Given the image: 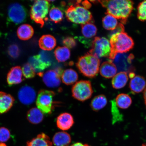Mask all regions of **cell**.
<instances>
[{"label": "cell", "mask_w": 146, "mask_h": 146, "mask_svg": "<svg viewBox=\"0 0 146 146\" xmlns=\"http://www.w3.org/2000/svg\"><path fill=\"white\" fill-rule=\"evenodd\" d=\"M103 27L106 30L113 31L118 24L117 19L110 15L106 14L102 20Z\"/></svg>", "instance_id": "30"}, {"label": "cell", "mask_w": 146, "mask_h": 146, "mask_svg": "<svg viewBox=\"0 0 146 146\" xmlns=\"http://www.w3.org/2000/svg\"><path fill=\"white\" fill-rule=\"evenodd\" d=\"M18 98L23 104L30 105L35 101L36 93L32 87L25 86L20 89L18 93Z\"/></svg>", "instance_id": "12"}, {"label": "cell", "mask_w": 146, "mask_h": 146, "mask_svg": "<svg viewBox=\"0 0 146 146\" xmlns=\"http://www.w3.org/2000/svg\"><path fill=\"white\" fill-rule=\"evenodd\" d=\"M107 104V99L104 95L101 94L96 96L91 102L90 107L93 111H99L104 108Z\"/></svg>", "instance_id": "25"}, {"label": "cell", "mask_w": 146, "mask_h": 146, "mask_svg": "<svg viewBox=\"0 0 146 146\" xmlns=\"http://www.w3.org/2000/svg\"><path fill=\"white\" fill-rule=\"evenodd\" d=\"M10 136V131L8 129L4 127L0 128V142L3 143L8 141Z\"/></svg>", "instance_id": "36"}, {"label": "cell", "mask_w": 146, "mask_h": 146, "mask_svg": "<svg viewBox=\"0 0 146 146\" xmlns=\"http://www.w3.org/2000/svg\"><path fill=\"white\" fill-rule=\"evenodd\" d=\"M110 38L111 52L109 58L110 60L114 59L117 54L129 52L134 46L132 38L125 32L113 34Z\"/></svg>", "instance_id": "2"}, {"label": "cell", "mask_w": 146, "mask_h": 146, "mask_svg": "<svg viewBox=\"0 0 146 146\" xmlns=\"http://www.w3.org/2000/svg\"><path fill=\"white\" fill-rule=\"evenodd\" d=\"M100 59L88 53L79 58L76 66L84 76L89 78L95 77L99 72Z\"/></svg>", "instance_id": "4"}, {"label": "cell", "mask_w": 146, "mask_h": 146, "mask_svg": "<svg viewBox=\"0 0 146 146\" xmlns=\"http://www.w3.org/2000/svg\"><path fill=\"white\" fill-rule=\"evenodd\" d=\"M111 52V45L109 40L105 37L97 36L92 42V48L89 53L99 59L109 57Z\"/></svg>", "instance_id": "8"}, {"label": "cell", "mask_w": 146, "mask_h": 146, "mask_svg": "<svg viewBox=\"0 0 146 146\" xmlns=\"http://www.w3.org/2000/svg\"><path fill=\"white\" fill-rule=\"evenodd\" d=\"M116 105L122 109H127L130 106L132 103V99L129 95L125 94H118L115 99Z\"/></svg>", "instance_id": "27"}, {"label": "cell", "mask_w": 146, "mask_h": 146, "mask_svg": "<svg viewBox=\"0 0 146 146\" xmlns=\"http://www.w3.org/2000/svg\"><path fill=\"white\" fill-rule=\"evenodd\" d=\"M27 146H52V143L47 135L42 133L27 142Z\"/></svg>", "instance_id": "19"}, {"label": "cell", "mask_w": 146, "mask_h": 146, "mask_svg": "<svg viewBox=\"0 0 146 146\" xmlns=\"http://www.w3.org/2000/svg\"><path fill=\"white\" fill-rule=\"evenodd\" d=\"M54 56L59 62H62L68 60L70 56V50L67 47H58L54 52Z\"/></svg>", "instance_id": "28"}, {"label": "cell", "mask_w": 146, "mask_h": 146, "mask_svg": "<svg viewBox=\"0 0 146 146\" xmlns=\"http://www.w3.org/2000/svg\"><path fill=\"white\" fill-rule=\"evenodd\" d=\"M63 72L61 68H58L47 71L44 74L41 73L39 74L42 76L44 83L47 87L54 88L59 87L60 85V77Z\"/></svg>", "instance_id": "11"}, {"label": "cell", "mask_w": 146, "mask_h": 146, "mask_svg": "<svg viewBox=\"0 0 146 146\" xmlns=\"http://www.w3.org/2000/svg\"><path fill=\"white\" fill-rule=\"evenodd\" d=\"M141 146H146V144H143Z\"/></svg>", "instance_id": "44"}, {"label": "cell", "mask_w": 146, "mask_h": 146, "mask_svg": "<svg viewBox=\"0 0 146 146\" xmlns=\"http://www.w3.org/2000/svg\"><path fill=\"white\" fill-rule=\"evenodd\" d=\"M137 17L140 21H146V1L141 2L138 5Z\"/></svg>", "instance_id": "34"}, {"label": "cell", "mask_w": 146, "mask_h": 146, "mask_svg": "<svg viewBox=\"0 0 146 146\" xmlns=\"http://www.w3.org/2000/svg\"><path fill=\"white\" fill-rule=\"evenodd\" d=\"M72 146H90L87 144H83V143H80V142H78L74 143V145H73Z\"/></svg>", "instance_id": "41"}, {"label": "cell", "mask_w": 146, "mask_h": 146, "mask_svg": "<svg viewBox=\"0 0 146 146\" xmlns=\"http://www.w3.org/2000/svg\"><path fill=\"white\" fill-rule=\"evenodd\" d=\"M27 117L30 123L36 125L43 121L44 115L43 113L39 109L33 108L27 112Z\"/></svg>", "instance_id": "24"}, {"label": "cell", "mask_w": 146, "mask_h": 146, "mask_svg": "<svg viewBox=\"0 0 146 146\" xmlns=\"http://www.w3.org/2000/svg\"><path fill=\"white\" fill-rule=\"evenodd\" d=\"M74 5H70L66 11V16L69 21L78 24L84 25L94 21L91 12L79 5L81 1H76Z\"/></svg>", "instance_id": "3"}, {"label": "cell", "mask_w": 146, "mask_h": 146, "mask_svg": "<svg viewBox=\"0 0 146 146\" xmlns=\"http://www.w3.org/2000/svg\"><path fill=\"white\" fill-rule=\"evenodd\" d=\"M74 124V118L72 115L68 113H62L56 118V125L58 128L63 131L70 129Z\"/></svg>", "instance_id": "13"}, {"label": "cell", "mask_w": 146, "mask_h": 146, "mask_svg": "<svg viewBox=\"0 0 146 146\" xmlns=\"http://www.w3.org/2000/svg\"><path fill=\"white\" fill-rule=\"evenodd\" d=\"M27 14L26 9L19 3H12L9 7L8 15L9 19L11 21L17 24L25 21L26 19Z\"/></svg>", "instance_id": "10"}, {"label": "cell", "mask_w": 146, "mask_h": 146, "mask_svg": "<svg viewBox=\"0 0 146 146\" xmlns=\"http://www.w3.org/2000/svg\"><path fill=\"white\" fill-rule=\"evenodd\" d=\"M63 44L65 47L69 48H72L76 46V41L74 38L68 36L64 39L62 42Z\"/></svg>", "instance_id": "37"}, {"label": "cell", "mask_w": 146, "mask_h": 146, "mask_svg": "<svg viewBox=\"0 0 146 146\" xmlns=\"http://www.w3.org/2000/svg\"><path fill=\"white\" fill-rule=\"evenodd\" d=\"M28 61L29 63L35 72L39 74L42 73V71L48 67V66L40 59L39 55L30 57Z\"/></svg>", "instance_id": "26"}, {"label": "cell", "mask_w": 146, "mask_h": 146, "mask_svg": "<svg viewBox=\"0 0 146 146\" xmlns=\"http://www.w3.org/2000/svg\"><path fill=\"white\" fill-rule=\"evenodd\" d=\"M123 32H125V27L122 23H119L118 24L116 28L111 32L109 34V36H110L113 34Z\"/></svg>", "instance_id": "39"}, {"label": "cell", "mask_w": 146, "mask_h": 146, "mask_svg": "<svg viewBox=\"0 0 146 146\" xmlns=\"http://www.w3.org/2000/svg\"><path fill=\"white\" fill-rule=\"evenodd\" d=\"M134 56L132 54L118 53L112 60L118 72L126 73L134 72L135 68L132 65Z\"/></svg>", "instance_id": "9"}, {"label": "cell", "mask_w": 146, "mask_h": 146, "mask_svg": "<svg viewBox=\"0 0 146 146\" xmlns=\"http://www.w3.org/2000/svg\"><path fill=\"white\" fill-rule=\"evenodd\" d=\"M143 98L144 100V102H145V105L146 108V88L144 91L143 92Z\"/></svg>", "instance_id": "42"}, {"label": "cell", "mask_w": 146, "mask_h": 146, "mask_svg": "<svg viewBox=\"0 0 146 146\" xmlns=\"http://www.w3.org/2000/svg\"><path fill=\"white\" fill-rule=\"evenodd\" d=\"M56 95L54 91L43 89L38 92L36 104L43 113L50 114L54 109L53 98Z\"/></svg>", "instance_id": "6"}, {"label": "cell", "mask_w": 146, "mask_h": 146, "mask_svg": "<svg viewBox=\"0 0 146 146\" xmlns=\"http://www.w3.org/2000/svg\"><path fill=\"white\" fill-rule=\"evenodd\" d=\"M14 101L11 95L0 91V114L4 113L10 110Z\"/></svg>", "instance_id": "17"}, {"label": "cell", "mask_w": 146, "mask_h": 146, "mask_svg": "<svg viewBox=\"0 0 146 146\" xmlns=\"http://www.w3.org/2000/svg\"><path fill=\"white\" fill-rule=\"evenodd\" d=\"M61 77L63 83L67 85L74 84L78 79L77 73L72 69H67L64 71Z\"/></svg>", "instance_id": "23"}, {"label": "cell", "mask_w": 146, "mask_h": 146, "mask_svg": "<svg viewBox=\"0 0 146 146\" xmlns=\"http://www.w3.org/2000/svg\"><path fill=\"white\" fill-rule=\"evenodd\" d=\"M23 72L19 66L12 67L9 71L7 76V82L10 86L21 83L23 81Z\"/></svg>", "instance_id": "16"}, {"label": "cell", "mask_w": 146, "mask_h": 146, "mask_svg": "<svg viewBox=\"0 0 146 146\" xmlns=\"http://www.w3.org/2000/svg\"><path fill=\"white\" fill-rule=\"evenodd\" d=\"M50 3L47 1H36L31 8V18L34 22L43 27L50 8Z\"/></svg>", "instance_id": "5"}, {"label": "cell", "mask_w": 146, "mask_h": 146, "mask_svg": "<svg viewBox=\"0 0 146 146\" xmlns=\"http://www.w3.org/2000/svg\"><path fill=\"white\" fill-rule=\"evenodd\" d=\"M23 74L25 77L26 78H32L35 76L36 72L33 68L29 63L23 65L22 69Z\"/></svg>", "instance_id": "33"}, {"label": "cell", "mask_w": 146, "mask_h": 146, "mask_svg": "<svg viewBox=\"0 0 146 146\" xmlns=\"http://www.w3.org/2000/svg\"><path fill=\"white\" fill-rule=\"evenodd\" d=\"M17 33L19 39L22 40H27L32 37L34 34V30L31 25L23 24L18 27Z\"/></svg>", "instance_id": "22"}, {"label": "cell", "mask_w": 146, "mask_h": 146, "mask_svg": "<svg viewBox=\"0 0 146 146\" xmlns=\"http://www.w3.org/2000/svg\"><path fill=\"white\" fill-rule=\"evenodd\" d=\"M0 146H7L6 144L5 143L0 142Z\"/></svg>", "instance_id": "43"}, {"label": "cell", "mask_w": 146, "mask_h": 146, "mask_svg": "<svg viewBox=\"0 0 146 146\" xmlns=\"http://www.w3.org/2000/svg\"><path fill=\"white\" fill-rule=\"evenodd\" d=\"M82 33L85 37L91 38L94 37L97 33V29L92 23L82 25L81 26Z\"/></svg>", "instance_id": "29"}, {"label": "cell", "mask_w": 146, "mask_h": 146, "mask_svg": "<svg viewBox=\"0 0 146 146\" xmlns=\"http://www.w3.org/2000/svg\"><path fill=\"white\" fill-rule=\"evenodd\" d=\"M111 112L112 115V123L114 124L117 122L121 121L123 116L117 107L115 102L112 100L111 102Z\"/></svg>", "instance_id": "35"}, {"label": "cell", "mask_w": 146, "mask_h": 146, "mask_svg": "<svg viewBox=\"0 0 146 146\" xmlns=\"http://www.w3.org/2000/svg\"><path fill=\"white\" fill-rule=\"evenodd\" d=\"M39 45L40 48L43 50L50 51L56 46V40L53 36L46 35L40 38Z\"/></svg>", "instance_id": "18"}, {"label": "cell", "mask_w": 146, "mask_h": 146, "mask_svg": "<svg viewBox=\"0 0 146 146\" xmlns=\"http://www.w3.org/2000/svg\"><path fill=\"white\" fill-rule=\"evenodd\" d=\"M129 87L133 94H139L142 92L146 88L145 78L140 76H135L131 79Z\"/></svg>", "instance_id": "14"}, {"label": "cell", "mask_w": 146, "mask_h": 146, "mask_svg": "<svg viewBox=\"0 0 146 146\" xmlns=\"http://www.w3.org/2000/svg\"><path fill=\"white\" fill-rule=\"evenodd\" d=\"M52 141L56 146H68L71 141V137L66 132H58L54 134Z\"/></svg>", "instance_id": "20"}, {"label": "cell", "mask_w": 146, "mask_h": 146, "mask_svg": "<svg viewBox=\"0 0 146 146\" xmlns=\"http://www.w3.org/2000/svg\"><path fill=\"white\" fill-rule=\"evenodd\" d=\"M82 4L83 5V7L86 9H89L91 7V5L90 3H89L88 1H84L82 2Z\"/></svg>", "instance_id": "40"}, {"label": "cell", "mask_w": 146, "mask_h": 146, "mask_svg": "<svg viewBox=\"0 0 146 146\" xmlns=\"http://www.w3.org/2000/svg\"><path fill=\"white\" fill-rule=\"evenodd\" d=\"M9 54L13 58H16L19 55V50L17 46L13 45L9 47L8 50Z\"/></svg>", "instance_id": "38"}, {"label": "cell", "mask_w": 146, "mask_h": 146, "mask_svg": "<svg viewBox=\"0 0 146 146\" xmlns=\"http://www.w3.org/2000/svg\"><path fill=\"white\" fill-rule=\"evenodd\" d=\"M38 55L42 61L46 64L48 67L52 65L54 61L53 55L52 52L43 50L41 51Z\"/></svg>", "instance_id": "32"}, {"label": "cell", "mask_w": 146, "mask_h": 146, "mask_svg": "<svg viewBox=\"0 0 146 146\" xmlns=\"http://www.w3.org/2000/svg\"><path fill=\"white\" fill-rule=\"evenodd\" d=\"M128 81L127 73L120 72L116 74L112 80V85L115 89H119L123 88L127 84Z\"/></svg>", "instance_id": "21"}, {"label": "cell", "mask_w": 146, "mask_h": 146, "mask_svg": "<svg viewBox=\"0 0 146 146\" xmlns=\"http://www.w3.org/2000/svg\"><path fill=\"white\" fill-rule=\"evenodd\" d=\"M72 92L73 98L80 101L84 102L90 99L94 91L90 81L81 80L73 86Z\"/></svg>", "instance_id": "7"}, {"label": "cell", "mask_w": 146, "mask_h": 146, "mask_svg": "<svg viewBox=\"0 0 146 146\" xmlns=\"http://www.w3.org/2000/svg\"><path fill=\"white\" fill-rule=\"evenodd\" d=\"M117 70L112 60L104 62L100 67V72L103 77L110 78L116 75Z\"/></svg>", "instance_id": "15"}, {"label": "cell", "mask_w": 146, "mask_h": 146, "mask_svg": "<svg viewBox=\"0 0 146 146\" xmlns=\"http://www.w3.org/2000/svg\"><path fill=\"white\" fill-rule=\"evenodd\" d=\"M104 8L107 9V14L119 19L123 24L127 23L128 18L134 9V3L127 0L98 1Z\"/></svg>", "instance_id": "1"}, {"label": "cell", "mask_w": 146, "mask_h": 146, "mask_svg": "<svg viewBox=\"0 0 146 146\" xmlns=\"http://www.w3.org/2000/svg\"><path fill=\"white\" fill-rule=\"evenodd\" d=\"M49 17L51 21L55 23H58L62 20L63 14L59 8L54 7L51 9L50 11Z\"/></svg>", "instance_id": "31"}]
</instances>
